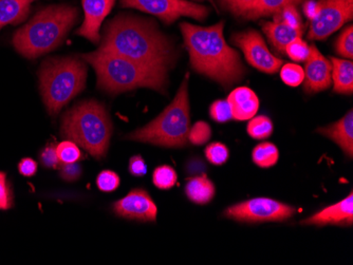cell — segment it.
<instances>
[{"label":"cell","instance_id":"cell-1","mask_svg":"<svg viewBox=\"0 0 353 265\" xmlns=\"http://www.w3.org/2000/svg\"><path fill=\"white\" fill-rule=\"evenodd\" d=\"M99 50L166 71L176 57L170 39L159 30L154 21L130 14H120L106 23Z\"/></svg>","mask_w":353,"mask_h":265},{"label":"cell","instance_id":"cell-2","mask_svg":"<svg viewBox=\"0 0 353 265\" xmlns=\"http://www.w3.org/2000/svg\"><path fill=\"white\" fill-rule=\"evenodd\" d=\"M180 28L194 70L223 87L243 80L245 68L237 51L224 41L223 21L208 28L182 23Z\"/></svg>","mask_w":353,"mask_h":265},{"label":"cell","instance_id":"cell-3","mask_svg":"<svg viewBox=\"0 0 353 265\" xmlns=\"http://www.w3.org/2000/svg\"><path fill=\"white\" fill-rule=\"evenodd\" d=\"M90 64L98 77V88L111 96L134 90L150 88L165 93L168 71L140 64L132 59L109 51L97 50L79 55Z\"/></svg>","mask_w":353,"mask_h":265},{"label":"cell","instance_id":"cell-4","mask_svg":"<svg viewBox=\"0 0 353 265\" xmlns=\"http://www.w3.org/2000/svg\"><path fill=\"white\" fill-rule=\"evenodd\" d=\"M79 8L66 3L43 8L16 31L12 43L19 54L37 59L59 47L79 23Z\"/></svg>","mask_w":353,"mask_h":265},{"label":"cell","instance_id":"cell-5","mask_svg":"<svg viewBox=\"0 0 353 265\" xmlns=\"http://www.w3.org/2000/svg\"><path fill=\"white\" fill-rule=\"evenodd\" d=\"M61 134L95 159H104L112 136V123L106 107L94 100L75 104L61 118Z\"/></svg>","mask_w":353,"mask_h":265},{"label":"cell","instance_id":"cell-6","mask_svg":"<svg viewBox=\"0 0 353 265\" xmlns=\"http://www.w3.org/2000/svg\"><path fill=\"white\" fill-rule=\"evenodd\" d=\"M86 61L81 57H51L39 71L41 98L48 112L57 116L86 86Z\"/></svg>","mask_w":353,"mask_h":265},{"label":"cell","instance_id":"cell-7","mask_svg":"<svg viewBox=\"0 0 353 265\" xmlns=\"http://www.w3.org/2000/svg\"><path fill=\"white\" fill-rule=\"evenodd\" d=\"M188 76V73L174 100L162 114L150 124L130 134L127 138L166 148L188 146L190 128Z\"/></svg>","mask_w":353,"mask_h":265},{"label":"cell","instance_id":"cell-8","mask_svg":"<svg viewBox=\"0 0 353 265\" xmlns=\"http://www.w3.org/2000/svg\"><path fill=\"white\" fill-rule=\"evenodd\" d=\"M296 213L291 205L270 198H255L225 209L224 215L245 223L283 222Z\"/></svg>","mask_w":353,"mask_h":265},{"label":"cell","instance_id":"cell-9","mask_svg":"<svg viewBox=\"0 0 353 265\" xmlns=\"http://www.w3.org/2000/svg\"><path fill=\"white\" fill-rule=\"evenodd\" d=\"M121 6L152 14L168 25L181 17L204 21L208 15V8L186 0H121Z\"/></svg>","mask_w":353,"mask_h":265},{"label":"cell","instance_id":"cell-10","mask_svg":"<svg viewBox=\"0 0 353 265\" xmlns=\"http://www.w3.org/2000/svg\"><path fill=\"white\" fill-rule=\"evenodd\" d=\"M319 13L311 21L308 39L323 41L353 17V0H319Z\"/></svg>","mask_w":353,"mask_h":265},{"label":"cell","instance_id":"cell-11","mask_svg":"<svg viewBox=\"0 0 353 265\" xmlns=\"http://www.w3.org/2000/svg\"><path fill=\"white\" fill-rule=\"evenodd\" d=\"M232 41L241 49L248 63L261 72L274 74L283 66V61L270 52L263 36L257 31L249 30L234 34Z\"/></svg>","mask_w":353,"mask_h":265},{"label":"cell","instance_id":"cell-12","mask_svg":"<svg viewBox=\"0 0 353 265\" xmlns=\"http://www.w3.org/2000/svg\"><path fill=\"white\" fill-rule=\"evenodd\" d=\"M112 209L118 217L139 222H156L158 213L154 200L143 189H132L124 198L114 202Z\"/></svg>","mask_w":353,"mask_h":265},{"label":"cell","instance_id":"cell-13","mask_svg":"<svg viewBox=\"0 0 353 265\" xmlns=\"http://www.w3.org/2000/svg\"><path fill=\"white\" fill-rule=\"evenodd\" d=\"M332 65L330 61L319 52V49L314 45L310 47V53L306 59L305 66V77H303V90L305 92H319L328 89L332 84L331 77Z\"/></svg>","mask_w":353,"mask_h":265},{"label":"cell","instance_id":"cell-14","mask_svg":"<svg viewBox=\"0 0 353 265\" xmlns=\"http://www.w3.org/2000/svg\"><path fill=\"white\" fill-rule=\"evenodd\" d=\"M116 0H82L85 19L77 35L93 43H101L100 29L103 21L114 8Z\"/></svg>","mask_w":353,"mask_h":265},{"label":"cell","instance_id":"cell-15","mask_svg":"<svg viewBox=\"0 0 353 265\" xmlns=\"http://www.w3.org/2000/svg\"><path fill=\"white\" fill-rule=\"evenodd\" d=\"M353 223V193L351 191L342 201L319 211L301 224L317 225H352Z\"/></svg>","mask_w":353,"mask_h":265},{"label":"cell","instance_id":"cell-16","mask_svg":"<svg viewBox=\"0 0 353 265\" xmlns=\"http://www.w3.org/2000/svg\"><path fill=\"white\" fill-rule=\"evenodd\" d=\"M234 120H251L259 109V100L252 89L248 87H238L230 93L228 98Z\"/></svg>","mask_w":353,"mask_h":265},{"label":"cell","instance_id":"cell-17","mask_svg":"<svg viewBox=\"0 0 353 265\" xmlns=\"http://www.w3.org/2000/svg\"><path fill=\"white\" fill-rule=\"evenodd\" d=\"M319 134L327 136L338 144L349 158L353 156V112H348L344 118L333 123L328 127L319 128Z\"/></svg>","mask_w":353,"mask_h":265},{"label":"cell","instance_id":"cell-18","mask_svg":"<svg viewBox=\"0 0 353 265\" xmlns=\"http://www.w3.org/2000/svg\"><path fill=\"white\" fill-rule=\"evenodd\" d=\"M263 30L267 35L270 43L273 45L277 52L283 54L287 47L293 39L301 37L303 33V28H291L281 23H263Z\"/></svg>","mask_w":353,"mask_h":265},{"label":"cell","instance_id":"cell-19","mask_svg":"<svg viewBox=\"0 0 353 265\" xmlns=\"http://www.w3.org/2000/svg\"><path fill=\"white\" fill-rule=\"evenodd\" d=\"M37 0H0V31L7 25H19L29 17Z\"/></svg>","mask_w":353,"mask_h":265},{"label":"cell","instance_id":"cell-20","mask_svg":"<svg viewBox=\"0 0 353 265\" xmlns=\"http://www.w3.org/2000/svg\"><path fill=\"white\" fill-rule=\"evenodd\" d=\"M184 191L192 203L206 205L215 197L216 189L213 181L208 179V176L201 175L188 179Z\"/></svg>","mask_w":353,"mask_h":265},{"label":"cell","instance_id":"cell-21","mask_svg":"<svg viewBox=\"0 0 353 265\" xmlns=\"http://www.w3.org/2000/svg\"><path fill=\"white\" fill-rule=\"evenodd\" d=\"M331 77H332L333 91L342 94L353 93V64L347 59L331 57Z\"/></svg>","mask_w":353,"mask_h":265},{"label":"cell","instance_id":"cell-22","mask_svg":"<svg viewBox=\"0 0 353 265\" xmlns=\"http://www.w3.org/2000/svg\"><path fill=\"white\" fill-rule=\"evenodd\" d=\"M303 0H256L253 7L243 15V19H257L276 14L288 5H299Z\"/></svg>","mask_w":353,"mask_h":265},{"label":"cell","instance_id":"cell-23","mask_svg":"<svg viewBox=\"0 0 353 265\" xmlns=\"http://www.w3.org/2000/svg\"><path fill=\"white\" fill-rule=\"evenodd\" d=\"M252 160L261 168H270L276 165L279 160V150L273 143L263 142L259 144L252 151Z\"/></svg>","mask_w":353,"mask_h":265},{"label":"cell","instance_id":"cell-24","mask_svg":"<svg viewBox=\"0 0 353 265\" xmlns=\"http://www.w3.org/2000/svg\"><path fill=\"white\" fill-rule=\"evenodd\" d=\"M248 134L254 140H265L273 134L274 126L271 118L265 116H254L248 124Z\"/></svg>","mask_w":353,"mask_h":265},{"label":"cell","instance_id":"cell-25","mask_svg":"<svg viewBox=\"0 0 353 265\" xmlns=\"http://www.w3.org/2000/svg\"><path fill=\"white\" fill-rule=\"evenodd\" d=\"M178 181L176 170L170 165L158 166L152 173V183L157 189L168 191L172 189Z\"/></svg>","mask_w":353,"mask_h":265},{"label":"cell","instance_id":"cell-26","mask_svg":"<svg viewBox=\"0 0 353 265\" xmlns=\"http://www.w3.org/2000/svg\"><path fill=\"white\" fill-rule=\"evenodd\" d=\"M57 157L61 164L77 163L84 159L82 151L74 142H61L57 146Z\"/></svg>","mask_w":353,"mask_h":265},{"label":"cell","instance_id":"cell-27","mask_svg":"<svg viewBox=\"0 0 353 265\" xmlns=\"http://www.w3.org/2000/svg\"><path fill=\"white\" fill-rule=\"evenodd\" d=\"M212 136V128L208 123L200 122L196 123L188 131V143L192 145L201 146L208 143Z\"/></svg>","mask_w":353,"mask_h":265},{"label":"cell","instance_id":"cell-28","mask_svg":"<svg viewBox=\"0 0 353 265\" xmlns=\"http://www.w3.org/2000/svg\"><path fill=\"white\" fill-rule=\"evenodd\" d=\"M205 157L210 163L220 166L227 163L230 158V150L223 143L215 142L205 148Z\"/></svg>","mask_w":353,"mask_h":265},{"label":"cell","instance_id":"cell-29","mask_svg":"<svg viewBox=\"0 0 353 265\" xmlns=\"http://www.w3.org/2000/svg\"><path fill=\"white\" fill-rule=\"evenodd\" d=\"M305 72L301 66L296 64H285L281 68V78L285 85L297 87L303 84Z\"/></svg>","mask_w":353,"mask_h":265},{"label":"cell","instance_id":"cell-30","mask_svg":"<svg viewBox=\"0 0 353 265\" xmlns=\"http://www.w3.org/2000/svg\"><path fill=\"white\" fill-rule=\"evenodd\" d=\"M274 23H285L291 28L299 29L301 27V19L299 12L297 11L296 6L288 5L277 12L274 17Z\"/></svg>","mask_w":353,"mask_h":265},{"label":"cell","instance_id":"cell-31","mask_svg":"<svg viewBox=\"0 0 353 265\" xmlns=\"http://www.w3.org/2000/svg\"><path fill=\"white\" fill-rule=\"evenodd\" d=\"M335 51L338 54L352 59L353 57V28L348 25L346 29L341 33L335 41Z\"/></svg>","mask_w":353,"mask_h":265},{"label":"cell","instance_id":"cell-32","mask_svg":"<svg viewBox=\"0 0 353 265\" xmlns=\"http://www.w3.org/2000/svg\"><path fill=\"white\" fill-rule=\"evenodd\" d=\"M121 184V179L118 173L112 170H103L99 173L97 178V185L98 189L103 193H112L119 189Z\"/></svg>","mask_w":353,"mask_h":265},{"label":"cell","instance_id":"cell-33","mask_svg":"<svg viewBox=\"0 0 353 265\" xmlns=\"http://www.w3.org/2000/svg\"><path fill=\"white\" fill-rule=\"evenodd\" d=\"M285 52L292 61H306L310 53V47L301 37H297L285 47Z\"/></svg>","mask_w":353,"mask_h":265},{"label":"cell","instance_id":"cell-34","mask_svg":"<svg viewBox=\"0 0 353 265\" xmlns=\"http://www.w3.org/2000/svg\"><path fill=\"white\" fill-rule=\"evenodd\" d=\"M210 116L217 123H227L233 118L228 100H215L210 107Z\"/></svg>","mask_w":353,"mask_h":265},{"label":"cell","instance_id":"cell-35","mask_svg":"<svg viewBox=\"0 0 353 265\" xmlns=\"http://www.w3.org/2000/svg\"><path fill=\"white\" fill-rule=\"evenodd\" d=\"M219 1L225 9L239 17H243V15L256 3V0H219Z\"/></svg>","mask_w":353,"mask_h":265},{"label":"cell","instance_id":"cell-36","mask_svg":"<svg viewBox=\"0 0 353 265\" xmlns=\"http://www.w3.org/2000/svg\"><path fill=\"white\" fill-rule=\"evenodd\" d=\"M13 206V197L7 181V175L0 171V211H8Z\"/></svg>","mask_w":353,"mask_h":265},{"label":"cell","instance_id":"cell-37","mask_svg":"<svg viewBox=\"0 0 353 265\" xmlns=\"http://www.w3.org/2000/svg\"><path fill=\"white\" fill-rule=\"evenodd\" d=\"M57 146L55 144H49L43 151L41 152V162L46 168H54L57 169L61 165L59 157H57Z\"/></svg>","mask_w":353,"mask_h":265},{"label":"cell","instance_id":"cell-38","mask_svg":"<svg viewBox=\"0 0 353 265\" xmlns=\"http://www.w3.org/2000/svg\"><path fill=\"white\" fill-rule=\"evenodd\" d=\"M59 175L67 182H74L82 176V167L79 163L61 164L59 165Z\"/></svg>","mask_w":353,"mask_h":265},{"label":"cell","instance_id":"cell-39","mask_svg":"<svg viewBox=\"0 0 353 265\" xmlns=\"http://www.w3.org/2000/svg\"><path fill=\"white\" fill-rule=\"evenodd\" d=\"M128 170H130V175L134 177H145L148 175V164L141 156H134L130 160Z\"/></svg>","mask_w":353,"mask_h":265},{"label":"cell","instance_id":"cell-40","mask_svg":"<svg viewBox=\"0 0 353 265\" xmlns=\"http://www.w3.org/2000/svg\"><path fill=\"white\" fill-rule=\"evenodd\" d=\"M19 170L23 177H33L37 173V163L34 160L26 158L19 162Z\"/></svg>","mask_w":353,"mask_h":265},{"label":"cell","instance_id":"cell-41","mask_svg":"<svg viewBox=\"0 0 353 265\" xmlns=\"http://www.w3.org/2000/svg\"><path fill=\"white\" fill-rule=\"evenodd\" d=\"M319 9H321L319 1H316V0H306V3L303 6V13L310 21L316 19Z\"/></svg>","mask_w":353,"mask_h":265},{"label":"cell","instance_id":"cell-42","mask_svg":"<svg viewBox=\"0 0 353 265\" xmlns=\"http://www.w3.org/2000/svg\"><path fill=\"white\" fill-rule=\"evenodd\" d=\"M198 1H201V0H198Z\"/></svg>","mask_w":353,"mask_h":265}]
</instances>
